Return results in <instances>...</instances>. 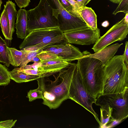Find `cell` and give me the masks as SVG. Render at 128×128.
Segmentation results:
<instances>
[{
	"label": "cell",
	"instance_id": "1",
	"mask_svg": "<svg viewBox=\"0 0 128 128\" xmlns=\"http://www.w3.org/2000/svg\"><path fill=\"white\" fill-rule=\"evenodd\" d=\"M76 64L70 63L68 66L59 72L54 80H46L43 78L37 79L38 88L43 92L42 103L50 109L58 108L66 100L68 99L69 90Z\"/></svg>",
	"mask_w": 128,
	"mask_h": 128
},
{
	"label": "cell",
	"instance_id": "2",
	"mask_svg": "<svg viewBox=\"0 0 128 128\" xmlns=\"http://www.w3.org/2000/svg\"><path fill=\"white\" fill-rule=\"evenodd\" d=\"M128 88V68L122 55H116L104 67L102 94L122 92Z\"/></svg>",
	"mask_w": 128,
	"mask_h": 128
},
{
	"label": "cell",
	"instance_id": "3",
	"mask_svg": "<svg viewBox=\"0 0 128 128\" xmlns=\"http://www.w3.org/2000/svg\"><path fill=\"white\" fill-rule=\"evenodd\" d=\"M77 65L88 92L96 98L102 94L104 67L99 60L90 57L80 58Z\"/></svg>",
	"mask_w": 128,
	"mask_h": 128
},
{
	"label": "cell",
	"instance_id": "4",
	"mask_svg": "<svg viewBox=\"0 0 128 128\" xmlns=\"http://www.w3.org/2000/svg\"><path fill=\"white\" fill-rule=\"evenodd\" d=\"M58 28L39 29L28 33L19 46L20 50H40L50 46L68 43Z\"/></svg>",
	"mask_w": 128,
	"mask_h": 128
},
{
	"label": "cell",
	"instance_id": "5",
	"mask_svg": "<svg viewBox=\"0 0 128 128\" xmlns=\"http://www.w3.org/2000/svg\"><path fill=\"white\" fill-rule=\"evenodd\" d=\"M27 12L28 34L37 30L59 28L57 19L46 0H40L37 6Z\"/></svg>",
	"mask_w": 128,
	"mask_h": 128
},
{
	"label": "cell",
	"instance_id": "6",
	"mask_svg": "<svg viewBox=\"0 0 128 128\" xmlns=\"http://www.w3.org/2000/svg\"><path fill=\"white\" fill-rule=\"evenodd\" d=\"M68 99L80 105L91 113L100 125L98 115L92 106L93 104H95L96 98L87 90L77 65L70 88Z\"/></svg>",
	"mask_w": 128,
	"mask_h": 128
},
{
	"label": "cell",
	"instance_id": "7",
	"mask_svg": "<svg viewBox=\"0 0 128 128\" xmlns=\"http://www.w3.org/2000/svg\"><path fill=\"white\" fill-rule=\"evenodd\" d=\"M95 104L108 105L112 108V122H120L128 116V88L121 92L102 94L96 98Z\"/></svg>",
	"mask_w": 128,
	"mask_h": 128
},
{
	"label": "cell",
	"instance_id": "8",
	"mask_svg": "<svg viewBox=\"0 0 128 128\" xmlns=\"http://www.w3.org/2000/svg\"><path fill=\"white\" fill-rule=\"evenodd\" d=\"M57 19L59 28L63 33L88 26L84 22L68 12L59 0H46Z\"/></svg>",
	"mask_w": 128,
	"mask_h": 128
},
{
	"label": "cell",
	"instance_id": "9",
	"mask_svg": "<svg viewBox=\"0 0 128 128\" xmlns=\"http://www.w3.org/2000/svg\"><path fill=\"white\" fill-rule=\"evenodd\" d=\"M128 33V24L125 22L124 18L100 36L92 49L95 52H98L115 42L123 40Z\"/></svg>",
	"mask_w": 128,
	"mask_h": 128
},
{
	"label": "cell",
	"instance_id": "10",
	"mask_svg": "<svg viewBox=\"0 0 128 128\" xmlns=\"http://www.w3.org/2000/svg\"><path fill=\"white\" fill-rule=\"evenodd\" d=\"M64 33L68 43L80 45L94 44L100 37L99 28L88 26Z\"/></svg>",
	"mask_w": 128,
	"mask_h": 128
},
{
	"label": "cell",
	"instance_id": "11",
	"mask_svg": "<svg viewBox=\"0 0 128 128\" xmlns=\"http://www.w3.org/2000/svg\"><path fill=\"white\" fill-rule=\"evenodd\" d=\"M48 50L46 52L55 54L69 63L77 60L84 55L83 52L78 48L69 43L50 46Z\"/></svg>",
	"mask_w": 128,
	"mask_h": 128
},
{
	"label": "cell",
	"instance_id": "12",
	"mask_svg": "<svg viewBox=\"0 0 128 128\" xmlns=\"http://www.w3.org/2000/svg\"><path fill=\"white\" fill-rule=\"evenodd\" d=\"M38 62L37 71L40 78L46 77L66 68L70 63L61 58L42 60Z\"/></svg>",
	"mask_w": 128,
	"mask_h": 128
},
{
	"label": "cell",
	"instance_id": "13",
	"mask_svg": "<svg viewBox=\"0 0 128 128\" xmlns=\"http://www.w3.org/2000/svg\"><path fill=\"white\" fill-rule=\"evenodd\" d=\"M122 44V43L114 44L107 46L94 54H91L87 51H85L83 52L84 55L80 58L88 57L96 58L100 60L103 66H104L114 57L118 48Z\"/></svg>",
	"mask_w": 128,
	"mask_h": 128
},
{
	"label": "cell",
	"instance_id": "14",
	"mask_svg": "<svg viewBox=\"0 0 128 128\" xmlns=\"http://www.w3.org/2000/svg\"><path fill=\"white\" fill-rule=\"evenodd\" d=\"M28 17L27 10L20 8L17 12L16 23V34L18 38L24 39L28 34L27 31Z\"/></svg>",
	"mask_w": 128,
	"mask_h": 128
},
{
	"label": "cell",
	"instance_id": "15",
	"mask_svg": "<svg viewBox=\"0 0 128 128\" xmlns=\"http://www.w3.org/2000/svg\"><path fill=\"white\" fill-rule=\"evenodd\" d=\"M4 8L6 10L9 21L10 31L8 36V40L11 41L12 39L13 34L15 31V20L17 13L16 6L11 0H8L4 5Z\"/></svg>",
	"mask_w": 128,
	"mask_h": 128
},
{
	"label": "cell",
	"instance_id": "16",
	"mask_svg": "<svg viewBox=\"0 0 128 128\" xmlns=\"http://www.w3.org/2000/svg\"><path fill=\"white\" fill-rule=\"evenodd\" d=\"M79 14L88 26L93 29L98 28L97 16L91 8L86 6L81 7L80 10Z\"/></svg>",
	"mask_w": 128,
	"mask_h": 128
},
{
	"label": "cell",
	"instance_id": "17",
	"mask_svg": "<svg viewBox=\"0 0 128 128\" xmlns=\"http://www.w3.org/2000/svg\"><path fill=\"white\" fill-rule=\"evenodd\" d=\"M11 79L18 83L26 82L36 80L39 78L38 76L26 74L18 71V68L9 71Z\"/></svg>",
	"mask_w": 128,
	"mask_h": 128
},
{
	"label": "cell",
	"instance_id": "18",
	"mask_svg": "<svg viewBox=\"0 0 128 128\" xmlns=\"http://www.w3.org/2000/svg\"><path fill=\"white\" fill-rule=\"evenodd\" d=\"M10 64L15 66L20 65L27 51L24 50H18L14 48L7 47Z\"/></svg>",
	"mask_w": 128,
	"mask_h": 128
},
{
	"label": "cell",
	"instance_id": "19",
	"mask_svg": "<svg viewBox=\"0 0 128 128\" xmlns=\"http://www.w3.org/2000/svg\"><path fill=\"white\" fill-rule=\"evenodd\" d=\"M100 128L106 126L109 122H112V108L107 104L100 106Z\"/></svg>",
	"mask_w": 128,
	"mask_h": 128
},
{
	"label": "cell",
	"instance_id": "20",
	"mask_svg": "<svg viewBox=\"0 0 128 128\" xmlns=\"http://www.w3.org/2000/svg\"><path fill=\"white\" fill-rule=\"evenodd\" d=\"M6 42L0 36V62L5 64L9 67L10 62Z\"/></svg>",
	"mask_w": 128,
	"mask_h": 128
},
{
	"label": "cell",
	"instance_id": "21",
	"mask_svg": "<svg viewBox=\"0 0 128 128\" xmlns=\"http://www.w3.org/2000/svg\"><path fill=\"white\" fill-rule=\"evenodd\" d=\"M0 23L2 31L4 37L6 40H8L10 25L6 12L4 8L0 14Z\"/></svg>",
	"mask_w": 128,
	"mask_h": 128
},
{
	"label": "cell",
	"instance_id": "22",
	"mask_svg": "<svg viewBox=\"0 0 128 128\" xmlns=\"http://www.w3.org/2000/svg\"><path fill=\"white\" fill-rule=\"evenodd\" d=\"M27 51L25 56L19 66L20 67L18 68V71L20 72L23 70L28 63L32 62L33 58L37 56L38 54L42 51L41 50Z\"/></svg>",
	"mask_w": 128,
	"mask_h": 128
},
{
	"label": "cell",
	"instance_id": "23",
	"mask_svg": "<svg viewBox=\"0 0 128 128\" xmlns=\"http://www.w3.org/2000/svg\"><path fill=\"white\" fill-rule=\"evenodd\" d=\"M11 79L9 71L5 66L0 63V86L8 85Z\"/></svg>",
	"mask_w": 128,
	"mask_h": 128
},
{
	"label": "cell",
	"instance_id": "24",
	"mask_svg": "<svg viewBox=\"0 0 128 128\" xmlns=\"http://www.w3.org/2000/svg\"><path fill=\"white\" fill-rule=\"evenodd\" d=\"M27 97L30 102H32L36 99L43 98V92L42 90L38 88L30 90L28 92Z\"/></svg>",
	"mask_w": 128,
	"mask_h": 128
},
{
	"label": "cell",
	"instance_id": "25",
	"mask_svg": "<svg viewBox=\"0 0 128 128\" xmlns=\"http://www.w3.org/2000/svg\"><path fill=\"white\" fill-rule=\"evenodd\" d=\"M123 12L125 14L128 13V0H122L112 14L115 15L120 12Z\"/></svg>",
	"mask_w": 128,
	"mask_h": 128
},
{
	"label": "cell",
	"instance_id": "26",
	"mask_svg": "<svg viewBox=\"0 0 128 128\" xmlns=\"http://www.w3.org/2000/svg\"><path fill=\"white\" fill-rule=\"evenodd\" d=\"M72 7V14L84 21L79 14L80 7L75 0H67Z\"/></svg>",
	"mask_w": 128,
	"mask_h": 128
},
{
	"label": "cell",
	"instance_id": "27",
	"mask_svg": "<svg viewBox=\"0 0 128 128\" xmlns=\"http://www.w3.org/2000/svg\"><path fill=\"white\" fill-rule=\"evenodd\" d=\"M17 120H9L0 121V128H11L14 126Z\"/></svg>",
	"mask_w": 128,
	"mask_h": 128
},
{
	"label": "cell",
	"instance_id": "28",
	"mask_svg": "<svg viewBox=\"0 0 128 128\" xmlns=\"http://www.w3.org/2000/svg\"><path fill=\"white\" fill-rule=\"evenodd\" d=\"M63 7L68 12L72 14V7L67 0H59Z\"/></svg>",
	"mask_w": 128,
	"mask_h": 128
},
{
	"label": "cell",
	"instance_id": "29",
	"mask_svg": "<svg viewBox=\"0 0 128 128\" xmlns=\"http://www.w3.org/2000/svg\"><path fill=\"white\" fill-rule=\"evenodd\" d=\"M17 6L20 8L28 6L30 2V0H14Z\"/></svg>",
	"mask_w": 128,
	"mask_h": 128
},
{
	"label": "cell",
	"instance_id": "30",
	"mask_svg": "<svg viewBox=\"0 0 128 128\" xmlns=\"http://www.w3.org/2000/svg\"><path fill=\"white\" fill-rule=\"evenodd\" d=\"M124 62L126 66L128 65V42L126 41L125 43V50L122 55Z\"/></svg>",
	"mask_w": 128,
	"mask_h": 128
},
{
	"label": "cell",
	"instance_id": "31",
	"mask_svg": "<svg viewBox=\"0 0 128 128\" xmlns=\"http://www.w3.org/2000/svg\"><path fill=\"white\" fill-rule=\"evenodd\" d=\"M40 61L39 58L37 56L34 57L32 60L31 62H38Z\"/></svg>",
	"mask_w": 128,
	"mask_h": 128
},
{
	"label": "cell",
	"instance_id": "32",
	"mask_svg": "<svg viewBox=\"0 0 128 128\" xmlns=\"http://www.w3.org/2000/svg\"><path fill=\"white\" fill-rule=\"evenodd\" d=\"M109 25V23L107 21H105L103 22L102 24V26L106 27L108 26Z\"/></svg>",
	"mask_w": 128,
	"mask_h": 128
},
{
	"label": "cell",
	"instance_id": "33",
	"mask_svg": "<svg viewBox=\"0 0 128 128\" xmlns=\"http://www.w3.org/2000/svg\"><path fill=\"white\" fill-rule=\"evenodd\" d=\"M125 16L124 18V20L125 22L128 24V13L125 14Z\"/></svg>",
	"mask_w": 128,
	"mask_h": 128
},
{
	"label": "cell",
	"instance_id": "34",
	"mask_svg": "<svg viewBox=\"0 0 128 128\" xmlns=\"http://www.w3.org/2000/svg\"><path fill=\"white\" fill-rule=\"evenodd\" d=\"M111 2L115 4H119L122 0H109Z\"/></svg>",
	"mask_w": 128,
	"mask_h": 128
},
{
	"label": "cell",
	"instance_id": "35",
	"mask_svg": "<svg viewBox=\"0 0 128 128\" xmlns=\"http://www.w3.org/2000/svg\"><path fill=\"white\" fill-rule=\"evenodd\" d=\"M91 0H87L86 1L85 4V5L87 4Z\"/></svg>",
	"mask_w": 128,
	"mask_h": 128
},
{
	"label": "cell",
	"instance_id": "36",
	"mask_svg": "<svg viewBox=\"0 0 128 128\" xmlns=\"http://www.w3.org/2000/svg\"><path fill=\"white\" fill-rule=\"evenodd\" d=\"M2 4V0H0V10L1 8V6Z\"/></svg>",
	"mask_w": 128,
	"mask_h": 128
}]
</instances>
